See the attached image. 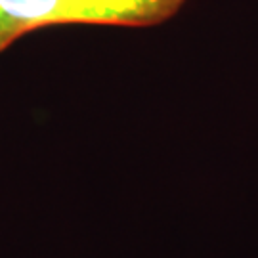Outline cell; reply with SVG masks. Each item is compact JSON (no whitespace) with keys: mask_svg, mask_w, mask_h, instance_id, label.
Listing matches in <instances>:
<instances>
[{"mask_svg":"<svg viewBox=\"0 0 258 258\" xmlns=\"http://www.w3.org/2000/svg\"><path fill=\"white\" fill-rule=\"evenodd\" d=\"M16 40H18V38H16V35H14V29H12V25H10L6 14H4L2 8H0V52L6 50L10 44H14Z\"/></svg>","mask_w":258,"mask_h":258,"instance_id":"2","label":"cell"},{"mask_svg":"<svg viewBox=\"0 0 258 258\" xmlns=\"http://www.w3.org/2000/svg\"><path fill=\"white\" fill-rule=\"evenodd\" d=\"M187 0H0L16 38L52 25L153 27L172 19Z\"/></svg>","mask_w":258,"mask_h":258,"instance_id":"1","label":"cell"}]
</instances>
